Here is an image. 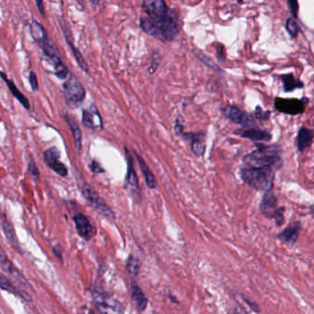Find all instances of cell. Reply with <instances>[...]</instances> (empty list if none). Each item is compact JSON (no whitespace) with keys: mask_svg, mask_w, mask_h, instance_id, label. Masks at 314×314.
Wrapping results in <instances>:
<instances>
[{"mask_svg":"<svg viewBox=\"0 0 314 314\" xmlns=\"http://www.w3.org/2000/svg\"><path fill=\"white\" fill-rule=\"evenodd\" d=\"M135 155L136 157L138 159V162H139V167H140V170L142 171L143 175H144L145 181L147 183V186L150 189H156L157 186V180L155 178V176L153 174V172L151 171L150 167L148 166V164L146 163L144 159L142 158V157L138 154L137 152H135Z\"/></svg>","mask_w":314,"mask_h":314,"instance_id":"cell-21","label":"cell"},{"mask_svg":"<svg viewBox=\"0 0 314 314\" xmlns=\"http://www.w3.org/2000/svg\"><path fill=\"white\" fill-rule=\"evenodd\" d=\"M0 77L3 78V80L6 83V86L8 87L10 92H11V94L19 101V103H20L22 106L24 107L27 110H29V109L31 108V103H30L29 100L26 98L25 95L20 92V90H19L18 87L15 85V83H14L12 80L8 79L4 72L0 71Z\"/></svg>","mask_w":314,"mask_h":314,"instance_id":"cell-20","label":"cell"},{"mask_svg":"<svg viewBox=\"0 0 314 314\" xmlns=\"http://www.w3.org/2000/svg\"><path fill=\"white\" fill-rule=\"evenodd\" d=\"M92 298L96 307L101 314H125L123 305L105 293L94 290L92 292Z\"/></svg>","mask_w":314,"mask_h":314,"instance_id":"cell-6","label":"cell"},{"mask_svg":"<svg viewBox=\"0 0 314 314\" xmlns=\"http://www.w3.org/2000/svg\"><path fill=\"white\" fill-rule=\"evenodd\" d=\"M89 169L91 170L92 172H94V173H102V172H104V170H103V168L101 167V164L99 163L98 161H96V160H92L90 164H89Z\"/></svg>","mask_w":314,"mask_h":314,"instance_id":"cell-34","label":"cell"},{"mask_svg":"<svg viewBox=\"0 0 314 314\" xmlns=\"http://www.w3.org/2000/svg\"><path fill=\"white\" fill-rule=\"evenodd\" d=\"M63 93L67 105L72 109L80 106L86 97L84 86L74 75H70L68 80L64 83Z\"/></svg>","mask_w":314,"mask_h":314,"instance_id":"cell-5","label":"cell"},{"mask_svg":"<svg viewBox=\"0 0 314 314\" xmlns=\"http://www.w3.org/2000/svg\"><path fill=\"white\" fill-rule=\"evenodd\" d=\"M195 56L197 57V58H198L201 62L205 64L206 66H208L209 68L213 69V70H216L217 72H222V70H220V68L217 66V64L215 63L213 60H211V59H210L208 56H206L205 54L197 52V53H195Z\"/></svg>","mask_w":314,"mask_h":314,"instance_id":"cell-28","label":"cell"},{"mask_svg":"<svg viewBox=\"0 0 314 314\" xmlns=\"http://www.w3.org/2000/svg\"><path fill=\"white\" fill-rule=\"evenodd\" d=\"M279 208H277V196L272 193V191L264 193L260 204V210L262 214L268 219H275Z\"/></svg>","mask_w":314,"mask_h":314,"instance_id":"cell-13","label":"cell"},{"mask_svg":"<svg viewBox=\"0 0 314 314\" xmlns=\"http://www.w3.org/2000/svg\"><path fill=\"white\" fill-rule=\"evenodd\" d=\"M288 4H289V10L291 12V15L294 18H297L298 17V13H299V3H298V1H291L290 0V1L288 2Z\"/></svg>","mask_w":314,"mask_h":314,"instance_id":"cell-32","label":"cell"},{"mask_svg":"<svg viewBox=\"0 0 314 314\" xmlns=\"http://www.w3.org/2000/svg\"><path fill=\"white\" fill-rule=\"evenodd\" d=\"M280 78L282 80L284 91L286 92H291L297 88H303L304 86L302 81L296 78L292 74H285V75L280 76Z\"/></svg>","mask_w":314,"mask_h":314,"instance_id":"cell-24","label":"cell"},{"mask_svg":"<svg viewBox=\"0 0 314 314\" xmlns=\"http://www.w3.org/2000/svg\"><path fill=\"white\" fill-rule=\"evenodd\" d=\"M234 314H247V313L245 312L244 310L242 308H238L235 309V312H234Z\"/></svg>","mask_w":314,"mask_h":314,"instance_id":"cell-41","label":"cell"},{"mask_svg":"<svg viewBox=\"0 0 314 314\" xmlns=\"http://www.w3.org/2000/svg\"><path fill=\"white\" fill-rule=\"evenodd\" d=\"M269 115H270V112H264V111H262V110H261V108L259 106L256 108V111H255V117H256L257 119H268Z\"/></svg>","mask_w":314,"mask_h":314,"instance_id":"cell-35","label":"cell"},{"mask_svg":"<svg viewBox=\"0 0 314 314\" xmlns=\"http://www.w3.org/2000/svg\"><path fill=\"white\" fill-rule=\"evenodd\" d=\"M64 33H65V36H66V40H67L68 44L70 45V49H71L72 53H73V56L75 57L77 63L79 66V68H80L82 70H84L86 73H88V64L86 62V60L84 59V57H83V56L80 54V52L78 51V49L76 47L75 44H73V42L70 40V36L67 35V32H66L65 30H64Z\"/></svg>","mask_w":314,"mask_h":314,"instance_id":"cell-25","label":"cell"},{"mask_svg":"<svg viewBox=\"0 0 314 314\" xmlns=\"http://www.w3.org/2000/svg\"><path fill=\"white\" fill-rule=\"evenodd\" d=\"M313 139H314L313 131L306 127H302L299 130L298 138H297L298 150L300 151H306L313 143Z\"/></svg>","mask_w":314,"mask_h":314,"instance_id":"cell-23","label":"cell"},{"mask_svg":"<svg viewBox=\"0 0 314 314\" xmlns=\"http://www.w3.org/2000/svg\"><path fill=\"white\" fill-rule=\"evenodd\" d=\"M174 130H175V132L177 135H180L181 133H182V125L177 123V124H176V126H174Z\"/></svg>","mask_w":314,"mask_h":314,"instance_id":"cell-40","label":"cell"},{"mask_svg":"<svg viewBox=\"0 0 314 314\" xmlns=\"http://www.w3.org/2000/svg\"><path fill=\"white\" fill-rule=\"evenodd\" d=\"M61 152L57 147H52L44 152V159L46 165L58 175L66 177L69 174L67 166L60 161Z\"/></svg>","mask_w":314,"mask_h":314,"instance_id":"cell-9","label":"cell"},{"mask_svg":"<svg viewBox=\"0 0 314 314\" xmlns=\"http://www.w3.org/2000/svg\"><path fill=\"white\" fill-rule=\"evenodd\" d=\"M247 168L269 167L274 170L279 169L283 164L281 149L277 145L261 146L243 157Z\"/></svg>","mask_w":314,"mask_h":314,"instance_id":"cell-2","label":"cell"},{"mask_svg":"<svg viewBox=\"0 0 314 314\" xmlns=\"http://www.w3.org/2000/svg\"><path fill=\"white\" fill-rule=\"evenodd\" d=\"M168 297H169V299H170V301L172 302H175V303H179V302L176 300L175 296H172V294L169 292V294H168Z\"/></svg>","mask_w":314,"mask_h":314,"instance_id":"cell-42","label":"cell"},{"mask_svg":"<svg viewBox=\"0 0 314 314\" xmlns=\"http://www.w3.org/2000/svg\"><path fill=\"white\" fill-rule=\"evenodd\" d=\"M65 119L70 126V130L72 133V137L74 139L76 149L78 150V153H80L82 150V134L79 126L78 125V122L70 114H66Z\"/></svg>","mask_w":314,"mask_h":314,"instance_id":"cell-22","label":"cell"},{"mask_svg":"<svg viewBox=\"0 0 314 314\" xmlns=\"http://www.w3.org/2000/svg\"><path fill=\"white\" fill-rule=\"evenodd\" d=\"M35 4H36V6L38 7V10L40 11V13L43 15V16H45V7H44V4L43 1H35Z\"/></svg>","mask_w":314,"mask_h":314,"instance_id":"cell-38","label":"cell"},{"mask_svg":"<svg viewBox=\"0 0 314 314\" xmlns=\"http://www.w3.org/2000/svg\"><path fill=\"white\" fill-rule=\"evenodd\" d=\"M28 170L29 172L31 173V175L34 178V179H39L40 177V171L38 169L37 165L35 163V161L33 159H31L29 165H28Z\"/></svg>","mask_w":314,"mask_h":314,"instance_id":"cell-30","label":"cell"},{"mask_svg":"<svg viewBox=\"0 0 314 314\" xmlns=\"http://www.w3.org/2000/svg\"><path fill=\"white\" fill-rule=\"evenodd\" d=\"M80 190L85 200L88 202V205L93 208L96 212H98L107 220H114L115 215L113 213L112 208L107 205L93 187H91L87 182H82L80 184Z\"/></svg>","mask_w":314,"mask_h":314,"instance_id":"cell-4","label":"cell"},{"mask_svg":"<svg viewBox=\"0 0 314 314\" xmlns=\"http://www.w3.org/2000/svg\"><path fill=\"white\" fill-rule=\"evenodd\" d=\"M126 159H127V173H126L125 188L128 192L133 200L137 203L141 201V191L139 187V178L134 168L132 157L126 151Z\"/></svg>","mask_w":314,"mask_h":314,"instance_id":"cell-7","label":"cell"},{"mask_svg":"<svg viewBox=\"0 0 314 314\" xmlns=\"http://www.w3.org/2000/svg\"><path fill=\"white\" fill-rule=\"evenodd\" d=\"M6 259H7V256H6V252L3 250V248L0 246V264L3 263Z\"/></svg>","mask_w":314,"mask_h":314,"instance_id":"cell-39","label":"cell"},{"mask_svg":"<svg viewBox=\"0 0 314 314\" xmlns=\"http://www.w3.org/2000/svg\"><path fill=\"white\" fill-rule=\"evenodd\" d=\"M217 57L219 58L220 62H224L225 61L226 55H225V52H224V46L222 44H219L218 47H217Z\"/></svg>","mask_w":314,"mask_h":314,"instance_id":"cell-36","label":"cell"},{"mask_svg":"<svg viewBox=\"0 0 314 314\" xmlns=\"http://www.w3.org/2000/svg\"><path fill=\"white\" fill-rule=\"evenodd\" d=\"M285 208H279V211L277 212V216H276V218L274 219V220H276V224H277V226H282L283 224H284V222H285V217H284V212H285Z\"/></svg>","mask_w":314,"mask_h":314,"instance_id":"cell-33","label":"cell"},{"mask_svg":"<svg viewBox=\"0 0 314 314\" xmlns=\"http://www.w3.org/2000/svg\"><path fill=\"white\" fill-rule=\"evenodd\" d=\"M286 28H287V31L289 32V35L292 38L297 37V35L299 34V32H300V28H299L298 23L292 18H289L287 20Z\"/></svg>","mask_w":314,"mask_h":314,"instance_id":"cell-29","label":"cell"},{"mask_svg":"<svg viewBox=\"0 0 314 314\" xmlns=\"http://www.w3.org/2000/svg\"><path fill=\"white\" fill-rule=\"evenodd\" d=\"M29 81L31 84V87L33 91H38L39 89V83H38L37 77L33 71H31L29 74Z\"/></svg>","mask_w":314,"mask_h":314,"instance_id":"cell-31","label":"cell"},{"mask_svg":"<svg viewBox=\"0 0 314 314\" xmlns=\"http://www.w3.org/2000/svg\"><path fill=\"white\" fill-rule=\"evenodd\" d=\"M243 300H244V302L248 304V306H249V307H250L253 312L260 313V309L258 307L257 304H255V303H253V302H250V301H249V300H247L246 298H244Z\"/></svg>","mask_w":314,"mask_h":314,"instance_id":"cell-37","label":"cell"},{"mask_svg":"<svg viewBox=\"0 0 314 314\" xmlns=\"http://www.w3.org/2000/svg\"><path fill=\"white\" fill-rule=\"evenodd\" d=\"M301 229H302L301 222L300 221H295V222L289 224V226L287 227L279 234H277V239H279L280 241L285 242V243L294 244L296 241L298 240Z\"/></svg>","mask_w":314,"mask_h":314,"instance_id":"cell-17","label":"cell"},{"mask_svg":"<svg viewBox=\"0 0 314 314\" xmlns=\"http://www.w3.org/2000/svg\"><path fill=\"white\" fill-rule=\"evenodd\" d=\"M140 27L147 34L162 42H170L178 35L179 25L174 14L144 16L140 18Z\"/></svg>","mask_w":314,"mask_h":314,"instance_id":"cell-1","label":"cell"},{"mask_svg":"<svg viewBox=\"0 0 314 314\" xmlns=\"http://www.w3.org/2000/svg\"><path fill=\"white\" fill-rule=\"evenodd\" d=\"M142 7L147 16H160L169 13V8L163 0H145Z\"/></svg>","mask_w":314,"mask_h":314,"instance_id":"cell-14","label":"cell"},{"mask_svg":"<svg viewBox=\"0 0 314 314\" xmlns=\"http://www.w3.org/2000/svg\"><path fill=\"white\" fill-rule=\"evenodd\" d=\"M95 314L94 312H92V311H89V312H88V314Z\"/></svg>","mask_w":314,"mask_h":314,"instance_id":"cell-43","label":"cell"},{"mask_svg":"<svg viewBox=\"0 0 314 314\" xmlns=\"http://www.w3.org/2000/svg\"><path fill=\"white\" fill-rule=\"evenodd\" d=\"M2 229H3V232H4V234H5V236H6L7 240H8L13 246H15V248L18 247V246H19L18 238H17L15 230H14V228H13L12 225H11V223L8 222V221H4V222L2 223Z\"/></svg>","mask_w":314,"mask_h":314,"instance_id":"cell-26","label":"cell"},{"mask_svg":"<svg viewBox=\"0 0 314 314\" xmlns=\"http://www.w3.org/2000/svg\"><path fill=\"white\" fill-rule=\"evenodd\" d=\"M76 230L78 235L86 240H89L95 235V230L88 218L82 213L76 214L73 217Z\"/></svg>","mask_w":314,"mask_h":314,"instance_id":"cell-12","label":"cell"},{"mask_svg":"<svg viewBox=\"0 0 314 314\" xmlns=\"http://www.w3.org/2000/svg\"><path fill=\"white\" fill-rule=\"evenodd\" d=\"M221 113L233 123L243 126L245 128L253 127L254 121L250 114L242 112L238 107L225 105L221 109Z\"/></svg>","mask_w":314,"mask_h":314,"instance_id":"cell-8","label":"cell"},{"mask_svg":"<svg viewBox=\"0 0 314 314\" xmlns=\"http://www.w3.org/2000/svg\"><path fill=\"white\" fill-rule=\"evenodd\" d=\"M240 177L251 188L267 193L273 188L275 170L269 167L243 168L240 170Z\"/></svg>","mask_w":314,"mask_h":314,"instance_id":"cell-3","label":"cell"},{"mask_svg":"<svg viewBox=\"0 0 314 314\" xmlns=\"http://www.w3.org/2000/svg\"><path fill=\"white\" fill-rule=\"evenodd\" d=\"M236 134L243 139H250L254 142H269L272 139L270 133L265 130H260L255 127L241 129L236 131Z\"/></svg>","mask_w":314,"mask_h":314,"instance_id":"cell-15","label":"cell"},{"mask_svg":"<svg viewBox=\"0 0 314 314\" xmlns=\"http://www.w3.org/2000/svg\"><path fill=\"white\" fill-rule=\"evenodd\" d=\"M130 294H131V300L137 311L139 313H143L148 306L149 300L145 294L144 291L134 281H131V284H130Z\"/></svg>","mask_w":314,"mask_h":314,"instance_id":"cell-18","label":"cell"},{"mask_svg":"<svg viewBox=\"0 0 314 314\" xmlns=\"http://www.w3.org/2000/svg\"><path fill=\"white\" fill-rule=\"evenodd\" d=\"M0 289L7 291L13 295L18 296L19 298L23 299L26 302L32 301L31 296L29 295L24 290H21L18 287L14 286L13 283L8 278H6L5 276H3L2 274H0Z\"/></svg>","mask_w":314,"mask_h":314,"instance_id":"cell-19","label":"cell"},{"mask_svg":"<svg viewBox=\"0 0 314 314\" xmlns=\"http://www.w3.org/2000/svg\"><path fill=\"white\" fill-rule=\"evenodd\" d=\"M82 124L87 128L95 131L102 130V120L98 108L94 104L86 108L82 112Z\"/></svg>","mask_w":314,"mask_h":314,"instance_id":"cell-11","label":"cell"},{"mask_svg":"<svg viewBox=\"0 0 314 314\" xmlns=\"http://www.w3.org/2000/svg\"><path fill=\"white\" fill-rule=\"evenodd\" d=\"M183 139L191 141V150L197 157H202L206 151L205 134L204 133H186Z\"/></svg>","mask_w":314,"mask_h":314,"instance_id":"cell-16","label":"cell"},{"mask_svg":"<svg viewBox=\"0 0 314 314\" xmlns=\"http://www.w3.org/2000/svg\"><path fill=\"white\" fill-rule=\"evenodd\" d=\"M126 271L132 277H137L139 276L140 271V262L138 257L135 255H130L127 263H126Z\"/></svg>","mask_w":314,"mask_h":314,"instance_id":"cell-27","label":"cell"},{"mask_svg":"<svg viewBox=\"0 0 314 314\" xmlns=\"http://www.w3.org/2000/svg\"><path fill=\"white\" fill-rule=\"evenodd\" d=\"M308 99L303 98L302 100L297 99H281L277 98L275 100V107L277 111L281 113L295 115L304 112Z\"/></svg>","mask_w":314,"mask_h":314,"instance_id":"cell-10","label":"cell"}]
</instances>
